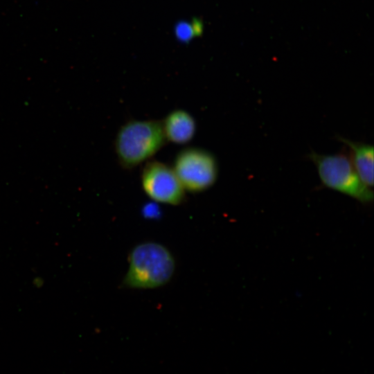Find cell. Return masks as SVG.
<instances>
[{"label":"cell","instance_id":"6da1fadb","mask_svg":"<svg viewBox=\"0 0 374 374\" xmlns=\"http://www.w3.org/2000/svg\"><path fill=\"white\" fill-rule=\"evenodd\" d=\"M174 258L163 245L148 242L135 246L129 256L124 284L131 288L152 289L166 284L173 276Z\"/></svg>","mask_w":374,"mask_h":374},{"label":"cell","instance_id":"7a4b0ae2","mask_svg":"<svg viewBox=\"0 0 374 374\" xmlns=\"http://www.w3.org/2000/svg\"><path fill=\"white\" fill-rule=\"evenodd\" d=\"M166 141L160 121L133 120L119 129L115 139V151L120 164L130 169L152 157Z\"/></svg>","mask_w":374,"mask_h":374},{"label":"cell","instance_id":"3957f363","mask_svg":"<svg viewBox=\"0 0 374 374\" xmlns=\"http://www.w3.org/2000/svg\"><path fill=\"white\" fill-rule=\"evenodd\" d=\"M308 157L316 166L320 180L326 187L362 203L373 201V190L362 181L348 155L341 152L321 154L312 151Z\"/></svg>","mask_w":374,"mask_h":374},{"label":"cell","instance_id":"277c9868","mask_svg":"<svg viewBox=\"0 0 374 374\" xmlns=\"http://www.w3.org/2000/svg\"><path fill=\"white\" fill-rule=\"evenodd\" d=\"M172 169L184 189L194 193L211 187L218 175V166L213 154L197 148L180 151Z\"/></svg>","mask_w":374,"mask_h":374},{"label":"cell","instance_id":"5b68a950","mask_svg":"<svg viewBox=\"0 0 374 374\" xmlns=\"http://www.w3.org/2000/svg\"><path fill=\"white\" fill-rule=\"evenodd\" d=\"M141 184L148 196L156 202L177 205L185 197L184 188L174 170L157 161L146 163L141 173Z\"/></svg>","mask_w":374,"mask_h":374},{"label":"cell","instance_id":"8992f818","mask_svg":"<svg viewBox=\"0 0 374 374\" xmlns=\"http://www.w3.org/2000/svg\"><path fill=\"white\" fill-rule=\"evenodd\" d=\"M161 123L166 140L176 144L189 142L195 134V119L184 110L171 112Z\"/></svg>","mask_w":374,"mask_h":374},{"label":"cell","instance_id":"52a82bcc","mask_svg":"<svg viewBox=\"0 0 374 374\" xmlns=\"http://www.w3.org/2000/svg\"><path fill=\"white\" fill-rule=\"evenodd\" d=\"M338 140L350 150V161L362 181L368 187L373 186V147L364 143L353 141L342 136Z\"/></svg>","mask_w":374,"mask_h":374}]
</instances>
